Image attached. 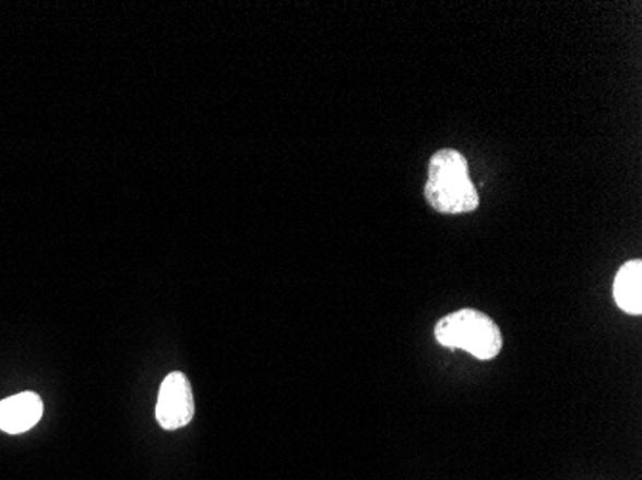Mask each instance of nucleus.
Wrapping results in <instances>:
<instances>
[{
    "label": "nucleus",
    "mask_w": 642,
    "mask_h": 480,
    "mask_svg": "<svg viewBox=\"0 0 642 480\" xmlns=\"http://www.w3.org/2000/svg\"><path fill=\"white\" fill-rule=\"evenodd\" d=\"M426 201L439 214H469L479 208V192L475 187L464 154L456 148H442L429 160Z\"/></svg>",
    "instance_id": "obj_1"
},
{
    "label": "nucleus",
    "mask_w": 642,
    "mask_h": 480,
    "mask_svg": "<svg viewBox=\"0 0 642 480\" xmlns=\"http://www.w3.org/2000/svg\"><path fill=\"white\" fill-rule=\"evenodd\" d=\"M439 345L452 350H464L482 361L495 360L502 350V333L487 313L464 308L444 315L435 325Z\"/></svg>",
    "instance_id": "obj_2"
},
{
    "label": "nucleus",
    "mask_w": 642,
    "mask_h": 480,
    "mask_svg": "<svg viewBox=\"0 0 642 480\" xmlns=\"http://www.w3.org/2000/svg\"><path fill=\"white\" fill-rule=\"evenodd\" d=\"M194 416L193 391L191 383L183 373H169L160 386L158 404H156V419L162 429L176 431L191 423Z\"/></svg>",
    "instance_id": "obj_3"
},
{
    "label": "nucleus",
    "mask_w": 642,
    "mask_h": 480,
    "mask_svg": "<svg viewBox=\"0 0 642 480\" xmlns=\"http://www.w3.org/2000/svg\"><path fill=\"white\" fill-rule=\"evenodd\" d=\"M43 401L35 393H22L0 401V431L22 434L39 423Z\"/></svg>",
    "instance_id": "obj_4"
},
{
    "label": "nucleus",
    "mask_w": 642,
    "mask_h": 480,
    "mask_svg": "<svg viewBox=\"0 0 642 480\" xmlns=\"http://www.w3.org/2000/svg\"><path fill=\"white\" fill-rule=\"evenodd\" d=\"M614 298L616 304L626 313L641 315L642 313V262L629 260L619 267L614 279Z\"/></svg>",
    "instance_id": "obj_5"
}]
</instances>
